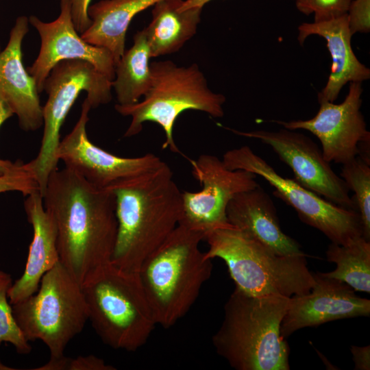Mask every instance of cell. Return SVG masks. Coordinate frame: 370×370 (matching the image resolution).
<instances>
[{"label": "cell", "instance_id": "obj_14", "mask_svg": "<svg viewBox=\"0 0 370 370\" xmlns=\"http://www.w3.org/2000/svg\"><path fill=\"white\" fill-rule=\"evenodd\" d=\"M91 106L86 98L79 119L71 132L60 142L56 156L67 167L91 185L110 189L115 184L153 169L163 162L156 155L125 158L94 145L88 138L86 124Z\"/></svg>", "mask_w": 370, "mask_h": 370}, {"label": "cell", "instance_id": "obj_16", "mask_svg": "<svg viewBox=\"0 0 370 370\" xmlns=\"http://www.w3.org/2000/svg\"><path fill=\"white\" fill-rule=\"evenodd\" d=\"M315 283L305 295L290 297L280 332L286 339L297 330L328 321L369 317L370 300L360 297L346 283L314 273Z\"/></svg>", "mask_w": 370, "mask_h": 370}, {"label": "cell", "instance_id": "obj_31", "mask_svg": "<svg viewBox=\"0 0 370 370\" xmlns=\"http://www.w3.org/2000/svg\"><path fill=\"white\" fill-rule=\"evenodd\" d=\"M92 0H71V16L74 27L82 34L90 25L88 9Z\"/></svg>", "mask_w": 370, "mask_h": 370}, {"label": "cell", "instance_id": "obj_21", "mask_svg": "<svg viewBox=\"0 0 370 370\" xmlns=\"http://www.w3.org/2000/svg\"><path fill=\"white\" fill-rule=\"evenodd\" d=\"M160 0H101L90 5L89 27L81 38L86 42L108 49L115 65L125 52V36L133 18Z\"/></svg>", "mask_w": 370, "mask_h": 370}, {"label": "cell", "instance_id": "obj_6", "mask_svg": "<svg viewBox=\"0 0 370 370\" xmlns=\"http://www.w3.org/2000/svg\"><path fill=\"white\" fill-rule=\"evenodd\" d=\"M81 286L88 320L105 344L135 352L147 343L157 324L137 273L109 262L91 273Z\"/></svg>", "mask_w": 370, "mask_h": 370}, {"label": "cell", "instance_id": "obj_19", "mask_svg": "<svg viewBox=\"0 0 370 370\" xmlns=\"http://www.w3.org/2000/svg\"><path fill=\"white\" fill-rule=\"evenodd\" d=\"M226 215L230 224L275 253L306 256L297 242L282 230L274 204L260 185L236 195L227 206Z\"/></svg>", "mask_w": 370, "mask_h": 370}, {"label": "cell", "instance_id": "obj_10", "mask_svg": "<svg viewBox=\"0 0 370 370\" xmlns=\"http://www.w3.org/2000/svg\"><path fill=\"white\" fill-rule=\"evenodd\" d=\"M231 170H245L261 176L275 188L273 194L293 207L305 223L319 230L333 243L347 245L362 236L357 210L338 206L284 177L247 145L226 151L222 159Z\"/></svg>", "mask_w": 370, "mask_h": 370}, {"label": "cell", "instance_id": "obj_27", "mask_svg": "<svg viewBox=\"0 0 370 370\" xmlns=\"http://www.w3.org/2000/svg\"><path fill=\"white\" fill-rule=\"evenodd\" d=\"M297 10L314 14V22L336 18L347 14L352 0H295Z\"/></svg>", "mask_w": 370, "mask_h": 370}, {"label": "cell", "instance_id": "obj_11", "mask_svg": "<svg viewBox=\"0 0 370 370\" xmlns=\"http://www.w3.org/2000/svg\"><path fill=\"white\" fill-rule=\"evenodd\" d=\"M188 160L193 175L202 188L197 192H182V216L179 224L204 234L232 225L226 215L230 201L236 195L257 187V175L245 170L229 169L222 160L211 154Z\"/></svg>", "mask_w": 370, "mask_h": 370}, {"label": "cell", "instance_id": "obj_13", "mask_svg": "<svg viewBox=\"0 0 370 370\" xmlns=\"http://www.w3.org/2000/svg\"><path fill=\"white\" fill-rule=\"evenodd\" d=\"M362 93L361 83L351 82L342 103L319 101V111L310 119L275 122L288 130L311 132L321 143L324 159L343 164L369 149L370 133L360 111Z\"/></svg>", "mask_w": 370, "mask_h": 370}, {"label": "cell", "instance_id": "obj_29", "mask_svg": "<svg viewBox=\"0 0 370 370\" xmlns=\"http://www.w3.org/2000/svg\"><path fill=\"white\" fill-rule=\"evenodd\" d=\"M36 370H114L113 366L106 364L101 358L93 355L78 356L76 358L66 357L50 359Z\"/></svg>", "mask_w": 370, "mask_h": 370}, {"label": "cell", "instance_id": "obj_2", "mask_svg": "<svg viewBox=\"0 0 370 370\" xmlns=\"http://www.w3.org/2000/svg\"><path fill=\"white\" fill-rule=\"evenodd\" d=\"M111 190L116 198L117 234L110 263L137 273L143 262L179 225L182 192L169 165L123 180Z\"/></svg>", "mask_w": 370, "mask_h": 370}, {"label": "cell", "instance_id": "obj_8", "mask_svg": "<svg viewBox=\"0 0 370 370\" xmlns=\"http://www.w3.org/2000/svg\"><path fill=\"white\" fill-rule=\"evenodd\" d=\"M12 306L26 340L42 341L53 360L64 356L69 343L88 321L81 284L60 261L44 274L34 294Z\"/></svg>", "mask_w": 370, "mask_h": 370}, {"label": "cell", "instance_id": "obj_17", "mask_svg": "<svg viewBox=\"0 0 370 370\" xmlns=\"http://www.w3.org/2000/svg\"><path fill=\"white\" fill-rule=\"evenodd\" d=\"M29 31V19L18 16L12 27L5 47L0 51V95L26 132L43 125L42 107L34 79L22 62V42Z\"/></svg>", "mask_w": 370, "mask_h": 370}, {"label": "cell", "instance_id": "obj_33", "mask_svg": "<svg viewBox=\"0 0 370 370\" xmlns=\"http://www.w3.org/2000/svg\"><path fill=\"white\" fill-rule=\"evenodd\" d=\"M14 114L12 109L0 95V127L9 118ZM19 160L14 162L0 158V175L13 169Z\"/></svg>", "mask_w": 370, "mask_h": 370}, {"label": "cell", "instance_id": "obj_4", "mask_svg": "<svg viewBox=\"0 0 370 370\" xmlns=\"http://www.w3.org/2000/svg\"><path fill=\"white\" fill-rule=\"evenodd\" d=\"M204 234L179 224L143 262L137 274L157 325L168 328L187 314L212 264L199 249Z\"/></svg>", "mask_w": 370, "mask_h": 370}, {"label": "cell", "instance_id": "obj_9", "mask_svg": "<svg viewBox=\"0 0 370 370\" xmlns=\"http://www.w3.org/2000/svg\"><path fill=\"white\" fill-rule=\"evenodd\" d=\"M112 83L85 60H62L51 70L44 84L48 99L42 107L44 130L40 150L34 160L26 163L42 197L49 177L58 169L60 128L76 99L86 91L92 108L108 103L112 97Z\"/></svg>", "mask_w": 370, "mask_h": 370}, {"label": "cell", "instance_id": "obj_35", "mask_svg": "<svg viewBox=\"0 0 370 370\" xmlns=\"http://www.w3.org/2000/svg\"><path fill=\"white\" fill-rule=\"evenodd\" d=\"M14 368L5 365L0 360V370H14Z\"/></svg>", "mask_w": 370, "mask_h": 370}, {"label": "cell", "instance_id": "obj_32", "mask_svg": "<svg viewBox=\"0 0 370 370\" xmlns=\"http://www.w3.org/2000/svg\"><path fill=\"white\" fill-rule=\"evenodd\" d=\"M351 352L354 362V369L357 370L370 369V346L352 345Z\"/></svg>", "mask_w": 370, "mask_h": 370}, {"label": "cell", "instance_id": "obj_3", "mask_svg": "<svg viewBox=\"0 0 370 370\" xmlns=\"http://www.w3.org/2000/svg\"><path fill=\"white\" fill-rule=\"evenodd\" d=\"M290 297L253 296L235 287L212 343L236 370H288L289 347L280 327Z\"/></svg>", "mask_w": 370, "mask_h": 370}, {"label": "cell", "instance_id": "obj_34", "mask_svg": "<svg viewBox=\"0 0 370 370\" xmlns=\"http://www.w3.org/2000/svg\"><path fill=\"white\" fill-rule=\"evenodd\" d=\"M211 1L212 0H183L180 10L182 11L195 7L204 8L206 4Z\"/></svg>", "mask_w": 370, "mask_h": 370}, {"label": "cell", "instance_id": "obj_23", "mask_svg": "<svg viewBox=\"0 0 370 370\" xmlns=\"http://www.w3.org/2000/svg\"><path fill=\"white\" fill-rule=\"evenodd\" d=\"M149 48L143 30L134 36L132 47L124 53L115 65L112 81L117 104L132 105L139 101L149 88L151 72Z\"/></svg>", "mask_w": 370, "mask_h": 370}, {"label": "cell", "instance_id": "obj_5", "mask_svg": "<svg viewBox=\"0 0 370 370\" xmlns=\"http://www.w3.org/2000/svg\"><path fill=\"white\" fill-rule=\"evenodd\" d=\"M204 241L205 257L224 260L236 287L250 295H302L315 283L306 256L278 254L232 225L207 232Z\"/></svg>", "mask_w": 370, "mask_h": 370}, {"label": "cell", "instance_id": "obj_28", "mask_svg": "<svg viewBox=\"0 0 370 370\" xmlns=\"http://www.w3.org/2000/svg\"><path fill=\"white\" fill-rule=\"evenodd\" d=\"M8 191L21 192L25 196L40 192L34 177L21 160L13 169L0 175V193Z\"/></svg>", "mask_w": 370, "mask_h": 370}, {"label": "cell", "instance_id": "obj_20", "mask_svg": "<svg viewBox=\"0 0 370 370\" xmlns=\"http://www.w3.org/2000/svg\"><path fill=\"white\" fill-rule=\"evenodd\" d=\"M298 40L302 45L307 37L324 38L332 57L331 73L325 87L318 93V101L334 102L348 82H360L370 78V70L355 56L351 45L353 36L347 14L329 21L304 23L299 27Z\"/></svg>", "mask_w": 370, "mask_h": 370}, {"label": "cell", "instance_id": "obj_24", "mask_svg": "<svg viewBox=\"0 0 370 370\" xmlns=\"http://www.w3.org/2000/svg\"><path fill=\"white\" fill-rule=\"evenodd\" d=\"M328 261L336 269L323 273L326 277L342 281L355 291L370 292V241L360 236L343 245L332 243L326 251Z\"/></svg>", "mask_w": 370, "mask_h": 370}, {"label": "cell", "instance_id": "obj_1", "mask_svg": "<svg viewBox=\"0 0 370 370\" xmlns=\"http://www.w3.org/2000/svg\"><path fill=\"white\" fill-rule=\"evenodd\" d=\"M42 199L56 225L60 261L82 284L110 262L117 234L115 195L64 167L51 173Z\"/></svg>", "mask_w": 370, "mask_h": 370}, {"label": "cell", "instance_id": "obj_12", "mask_svg": "<svg viewBox=\"0 0 370 370\" xmlns=\"http://www.w3.org/2000/svg\"><path fill=\"white\" fill-rule=\"evenodd\" d=\"M227 129L269 145L292 169L295 180L301 186L338 206L358 211L346 183L332 170L330 162L324 159L321 149L310 137L286 128L249 132Z\"/></svg>", "mask_w": 370, "mask_h": 370}, {"label": "cell", "instance_id": "obj_25", "mask_svg": "<svg viewBox=\"0 0 370 370\" xmlns=\"http://www.w3.org/2000/svg\"><path fill=\"white\" fill-rule=\"evenodd\" d=\"M340 175L354 193L362 236L370 241V160L357 156L343 164Z\"/></svg>", "mask_w": 370, "mask_h": 370}, {"label": "cell", "instance_id": "obj_22", "mask_svg": "<svg viewBox=\"0 0 370 370\" xmlns=\"http://www.w3.org/2000/svg\"><path fill=\"white\" fill-rule=\"evenodd\" d=\"M183 0H160L152 7L151 20L143 29L151 58L180 51L197 33L203 8L180 10Z\"/></svg>", "mask_w": 370, "mask_h": 370}, {"label": "cell", "instance_id": "obj_18", "mask_svg": "<svg viewBox=\"0 0 370 370\" xmlns=\"http://www.w3.org/2000/svg\"><path fill=\"white\" fill-rule=\"evenodd\" d=\"M26 197L24 208L32 226L33 238L24 272L8 291L11 305L34 294L44 274L60 261L56 225L45 208L42 197L39 191Z\"/></svg>", "mask_w": 370, "mask_h": 370}, {"label": "cell", "instance_id": "obj_7", "mask_svg": "<svg viewBox=\"0 0 370 370\" xmlns=\"http://www.w3.org/2000/svg\"><path fill=\"white\" fill-rule=\"evenodd\" d=\"M150 86L141 101L132 105H115L123 116H130L131 123L124 137L137 135L145 122L158 124L166 140L163 149L183 155L173 138V127L178 116L188 110L204 112L214 118L224 115L225 97L213 92L197 64L177 66L171 60L150 63Z\"/></svg>", "mask_w": 370, "mask_h": 370}, {"label": "cell", "instance_id": "obj_36", "mask_svg": "<svg viewBox=\"0 0 370 370\" xmlns=\"http://www.w3.org/2000/svg\"><path fill=\"white\" fill-rule=\"evenodd\" d=\"M1 51V46H0V51Z\"/></svg>", "mask_w": 370, "mask_h": 370}, {"label": "cell", "instance_id": "obj_26", "mask_svg": "<svg viewBox=\"0 0 370 370\" xmlns=\"http://www.w3.org/2000/svg\"><path fill=\"white\" fill-rule=\"evenodd\" d=\"M12 284L10 275L0 270V343H9L18 353L27 354L31 352L32 347L14 319L8 298Z\"/></svg>", "mask_w": 370, "mask_h": 370}, {"label": "cell", "instance_id": "obj_15", "mask_svg": "<svg viewBox=\"0 0 370 370\" xmlns=\"http://www.w3.org/2000/svg\"><path fill=\"white\" fill-rule=\"evenodd\" d=\"M60 13L51 22H44L36 16L29 19L40 38L39 53L27 71L33 77L38 92L44 91V84L52 68L60 61L82 60L113 81L115 63L110 52L84 41L75 30L71 16V0H60Z\"/></svg>", "mask_w": 370, "mask_h": 370}, {"label": "cell", "instance_id": "obj_30", "mask_svg": "<svg viewBox=\"0 0 370 370\" xmlns=\"http://www.w3.org/2000/svg\"><path fill=\"white\" fill-rule=\"evenodd\" d=\"M352 34L367 33L370 29V0H352L347 11Z\"/></svg>", "mask_w": 370, "mask_h": 370}]
</instances>
